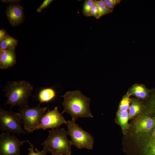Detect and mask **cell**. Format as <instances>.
I'll use <instances>...</instances> for the list:
<instances>
[{
  "label": "cell",
  "instance_id": "28",
  "mask_svg": "<svg viewBox=\"0 0 155 155\" xmlns=\"http://www.w3.org/2000/svg\"><path fill=\"white\" fill-rule=\"evenodd\" d=\"M51 154L52 155H61L57 153H52Z\"/></svg>",
  "mask_w": 155,
  "mask_h": 155
},
{
  "label": "cell",
  "instance_id": "9",
  "mask_svg": "<svg viewBox=\"0 0 155 155\" xmlns=\"http://www.w3.org/2000/svg\"><path fill=\"white\" fill-rule=\"evenodd\" d=\"M6 16L9 24L16 27L21 24L24 19L23 7L19 4L9 5L6 10Z\"/></svg>",
  "mask_w": 155,
  "mask_h": 155
},
{
  "label": "cell",
  "instance_id": "12",
  "mask_svg": "<svg viewBox=\"0 0 155 155\" xmlns=\"http://www.w3.org/2000/svg\"><path fill=\"white\" fill-rule=\"evenodd\" d=\"M56 96V92L52 88L42 89L39 92L38 98L40 103L49 102L53 100Z\"/></svg>",
  "mask_w": 155,
  "mask_h": 155
},
{
  "label": "cell",
  "instance_id": "15",
  "mask_svg": "<svg viewBox=\"0 0 155 155\" xmlns=\"http://www.w3.org/2000/svg\"><path fill=\"white\" fill-rule=\"evenodd\" d=\"M18 43V40L9 36L0 41V49H15Z\"/></svg>",
  "mask_w": 155,
  "mask_h": 155
},
{
  "label": "cell",
  "instance_id": "3",
  "mask_svg": "<svg viewBox=\"0 0 155 155\" xmlns=\"http://www.w3.org/2000/svg\"><path fill=\"white\" fill-rule=\"evenodd\" d=\"M47 138L41 145L45 147L48 152L57 153L61 155H71V140L67 138V131L63 128H57L49 131Z\"/></svg>",
  "mask_w": 155,
  "mask_h": 155
},
{
  "label": "cell",
  "instance_id": "22",
  "mask_svg": "<svg viewBox=\"0 0 155 155\" xmlns=\"http://www.w3.org/2000/svg\"><path fill=\"white\" fill-rule=\"evenodd\" d=\"M106 6L111 11L113 10L115 7L119 4L121 0H102Z\"/></svg>",
  "mask_w": 155,
  "mask_h": 155
},
{
  "label": "cell",
  "instance_id": "11",
  "mask_svg": "<svg viewBox=\"0 0 155 155\" xmlns=\"http://www.w3.org/2000/svg\"><path fill=\"white\" fill-rule=\"evenodd\" d=\"M155 126V120L145 116H140L135 121L134 127L137 133L147 132Z\"/></svg>",
  "mask_w": 155,
  "mask_h": 155
},
{
  "label": "cell",
  "instance_id": "1",
  "mask_svg": "<svg viewBox=\"0 0 155 155\" xmlns=\"http://www.w3.org/2000/svg\"><path fill=\"white\" fill-rule=\"evenodd\" d=\"M62 97L64 99L62 114L68 113L72 117V119L75 121L79 118L93 117L90 108V100L80 91H68Z\"/></svg>",
  "mask_w": 155,
  "mask_h": 155
},
{
  "label": "cell",
  "instance_id": "19",
  "mask_svg": "<svg viewBox=\"0 0 155 155\" xmlns=\"http://www.w3.org/2000/svg\"><path fill=\"white\" fill-rule=\"evenodd\" d=\"M144 155H155V140H149L143 149Z\"/></svg>",
  "mask_w": 155,
  "mask_h": 155
},
{
  "label": "cell",
  "instance_id": "23",
  "mask_svg": "<svg viewBox=\"0 0 155 155\" xmlns=\"http://www.w3.org/2000/svg\"><path fill=\"white\" fill-rule=\"evenodd\" d=\"M99 13V10L95 0V5L92 7L88 15V16H93L98 19Z\"/></svg>",
  "mask_w": 155,
  "mask_h": 155
},
{
  "label": "cell",
  "instance_id": "27",
  "mask_svg": "<svg viewBox=\"0 0 155 155\" xmlns=\"http://www.w3.org/2000/svg\"><path fill=\"white\" fill-rule=\"evenodd\" d=\"M155 140V129L153 132L152 133L151 137H150L149 140Z\"/></svg>",
  "mask_w": 155,
  "mask_h": 155
},
{
  "label": "cell",
  "instance_id": "21",
  "mask_svg": "<svg viewBox=\"0 0 155 155\" xmlns=\"http://www.w3.org/2000/svg\"><path fill=\"white\" fill-rule=\"evenodd\" d=\"M95 0H86L83 4V13L84 16H88L92 7L95 5Z\"/></svg>",
  "mask_w": 155,
  "mask_h": 155
},
{
  "label": "cell",
  "instance_id": "26",
  "mask_svg": "<svg viewBox=\"0 0 155 155\" xmlns=\"http://www.w3.org/2000/svg\"><path fill=\"white\" fill-rule=\"evenodd\" d=\"M20 0H1V1L3 2L9 3L11 4V5L18 4L20 2Z\"/></svg>",
  "mask_w": 155,
  "mask_h": 155
},
{
  "label": "cell",
  "instance_id": "25",
  "mask_svg": "<svg viewBox=\"0 0 155 155\" xmlns=\"http://www.w3.org/2000/svg\"><path fill=\"white\" fill-rule=\"evenodd\" d=\"M9 36L5 29H0V41L3 40Z\"/></svg>",
  "mask_w": 155,
  "mask_h": 155
},
{
  "label": "cell",
  "instance_id": "17",
  "mask_svg": "<svg viewBox=\"0 0 155 155\" xmlns=\"http://www.w3.org/2000/svg\"><path fill=\"white\" fill-rule=\"evenodd\" d=\"M96 2L99 10L98 19L104 15L111 13L113 12L106 6L102 0H96Z\"/></svg>",
  "mask_w": 155,
  "mask_h": 155
},
{
  "label": "cell",
  "instance_id": "7",
  "mask_svg": "<svg viewBox=\"0 0 155 155\" xmlns=\"http://www.w3.org/2000/svg\"><path fill=\"white\" fill-rule=\"evenodd\" d=\"M26 142L21 141L13 134L3 132L0 135V155H20V147Z\"/></svg>",
  "mask_w": 155,
  "mask_h": 155
},
{
  "label": "cell",
  "instance_id": "24",
  "mask_svg": "<svg viewBox=\"0 0 155 155\" xmlns=\"http://www.w3.org/2000/svg\"><path fill=\"white\" fill-rule=\"evenodd\" d=\"M53 1L52 0H45L41 5L37 9L36 11L40 12L44 9L47 7Z\"/></svg>",
  "mask_w": 155,
  "mask_h": 155
},
{
  "label": "cell",
  "instance_id": "4",
  "mask_svg": "<svg viewBox=\"0 0 155 155\" xmlns=\"http://www.w3.org/2000/svg\"><path fill=\"white\" fill-rule=\"evenodd\" d=\"M47 109L46 107H41L39 104L35 107H30L28 105L19 109L24 129L28 133L36 130Z\"/></svg>",
  "mask_w": 155,
  "mask_h": 155
},
{
  "label": "cell",
  "instance_id": "5",
  "mask_svg": "<svg viewBox=\"0 0 155 155\" xmlns=\"http://www.w3.org/2000/svg\"><path fill=\"white\" fill-rule=\"evenodd\" d=\"M68 135L71 138L73 145L79 149L93 148L94 138L89 133L84 130L72 119L67 121Z\"/></svg>",
  "mask_w": 155,
  "mask_h": 155
},
{
  "label": "cell",
  "instance_id": "20",
  "mask_svg": "<svg viewBox=\"0 0 155 155\" xmlns=\"http://www.w3.org/2000/svg\"><path fill=\"white\" fill-rule=\"evenodd\" d=\"M26 142L29 143L30 145V148L28 149L29 152L28 155H46L48 151L47 149L45 147H44L43 149L41 151H40L38 149L35 148V149L36 152L34 151V145L29 140H26Z\"/></svg>",
  "mask_w": 155,
  "mask_h": 155
},
{
  "label": "cell",
  "instance_id": "8",
  "mask_svg": "<svg viewBox=\"0 0 155 155\" xmlns=\"http://www.w3.org/2000/svg\"><path fill=\"white\" fill-rule=\"evenodd\" d=\"M66 121L58 111L57 106L52 110H48L43 116L39 125L36 130L42 129L44 130L51 128H59L62 125L66 124Z\"/></svg>",
  "mask_w": 155,
  "mask_h": 155
},
{
  "label": "cell",
  "instance_id": "18",
  "mask_svg": "<svg viewBox=\"0 0 155 155\" xmlns=\"http://www.w3.org/2000/svg\"><path fill=\"white\" fill-rule=\"evenodd\" d=\"M129 95L128 93L123 97L119 104L118 111H128L130 106V103L131 102L129 97Z\"/></svg>",
  "mask_w": 155,
  "mask_h": 155
},
{
  "label": "cell",
  "instance_id": "16",
  "mask_svg": "<svg viewBox=\"0 0 155 155\" xmlns=\"http://www.w3.org/2000/svg\"><path fill=\"white\" fill-rule=\"evenodd\" d=\"M129 111V118L131 119L139 114L142 110V106L140 102L136 100H132Z\"/></svg>",
  "mask_w": 155,
  "mask_h": 155
},
{
  "label": "cell",
  "instance_id": "10",
  "mask_svg": "<svg viewBox=\"0 0 155 155\" xmlns=\"http://www.w3.org/2000/svg\"><path fill=\"white\" fill-rule=\"evenodd\" d=\"M15 49H0V68L6 69L13 66L16 63Z\"/></svg>",
  "mask_w": 155,
  "mask_h": 155
},
{
  "label": "cell",
  "instance_id": "13",
  "mask_svg": "<svg viewBox=\"0 0 155 155\" xmlns=\"http://www.w3.org/2000/svg\"><path fill=\"white\" fill-rule=\"evenodd\" d=\"M117 117V120L123 132L126 133L129 127L128 124L129 117L128 111H118Z\"/></svg>",
  "mask_w": 155,
  "mask_h": 155
},
{
  "label": "cell",
  "instance_id": "6",
  "mask_svg": "<svg viewBox=\"0 0 155 155\" xmlns=\"http://www.w3.org/2000/svg\"><path fill=\"white\" fill-rule=\"evenodd\" d=\"M23 122L20 113L0 108V129L3 132L20 135L25 134L22 125Z\"/></svg>",
  "mask_w": 155,
  "mask_h": 155
},
{
  "label": "cell",
  "instance_id": "2",
  "mask_svg": "<svg viewBox=\"0 0 155 155\" xmlns=\"http://www.w3.org/2000/svg\"><path fill=\"white\" fill-rule=\"evenodd\" d=\"M33 90V85L25 80L8 82L3 90L7 98L5 105H9L11 109L16 106L20 108L28 106V99Z\"/></svg>",
  "mask_w": 155,
  "mask_h": 155
},
{
  "label": "cell",
  "instance_id": "14",
  "mask_svg": "<svg viewBox=\"0 0 155 155\" xmlns=\"http://www.w3.org/2000/svg\"><path fill=\"white\" fill-rule=\"evenodd\" d=\"M129 95H132L142 99L147 97L148 91L145 87L142 85H137L133 86L128 93Z\"/></svg>",
  "mask_w": 155,
  "mask_h": 155
}]
</instances>
